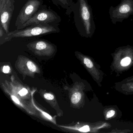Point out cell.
Wrapping results in <instances>:
<instances>
[{
    "label": "cell",
    "mask_w": 133,
    "mask_h": 133,
    "mask_svg": "<svg viewBox=\"0 0 133 133\" xmlns=\"http://www.w3.org/2000/svg\"><path fill=\"white\" fill-rule=\"evenodd\" d=\"M27 46L35 54L41 56L53 55L56 49L54 44L45 39L35 40L28 43Z\"/></svg>",
    "instance_id": "obj_5"
},
{
    "label": "cell",
    "mask_w": 133,
    "mask_h": 133,
    "mask_svg": "<svg viewBox=\"0 0 133 133\" xmlns=\"http://www.w3.org/2000/svg\"><path fill=\"white\" fill-rule=\"evenodd\" d=\"M27 66L29 70L32 72H35L37 70L36 66L32 61H28L27 63Z\"/></svg>",
    "instance_id": "obj_10"
},
{
    "label": "cell",
    "mask_w": 133,
    "mask_h": 133,
    "mask_svg": "<svg viewBox=\"0 0 133 133\" xmlns=\"http://www.w3.org/2000/svg\"><path fill=\"white\" fill-rule=\"evenodd\" d=\"M130 10V6L127 4L123 5L119 9V11L121 14H126L129 12Z\"/></svg>",
    "instance_id": "obj_9"
},
{
    "label": "cell",
    "mask_w": 133,
    "mask_h": 133,
    "mask_svg": "<svg viewBox=\"0 0 133 133\" xmlns=\"http://www.w3.org/2000/svg\"><path fill=\"white\" fill-rule=\"evenodd\" d=\"M43 0H28L23 6L15 21V27L19 29L21 26L31 19L43 6Z\"/></svg>",
    "instance_id": "obj_4"
},
{
    "label": "cell",
    "mask_w": 133,
    "mask_h": 133,
    "mask_svg": "<svg viewBox=\"0 0 133 133\" xmlns=\"http://www.w3.org/2000/svg\"><path fill=\"white\" fill-rule=\"evenodd\" d=\"M83 60H84L83 62H84V64H85V66L89 68H91L93 67V64H92V61L89 59L86 58V57H85L84 58Z\"/></svg>",
    "instance_id": "obj_12"
},
{
    "label": "cell",
    "mask_w": 133,
    "mask_h": 133,
    "mask_svg": "<svg viewBox=\"0 0 133 133\" xmlns=\"http://www.w3.org/2000/svg\"><path fill=\"white\" fill-rule=\"evenodd\" d=\"M6 1V0H0V10L3 8Z\"/></svg>",
    "instance_id": "obj_19"
},
{
    "label": "cell",
    "mask_w": 133,
    "mask_h": 133,
    "mask_svg": "<svg viewBox=\"0 0 133 133\" xmlns=\"http://www.w3.org/2000/svg\"><path fill=\"white\" fill-rule=\"evenodd\" d=\"M73 13L75 26L80 35L85 37L89 36L91 14L86 0H77Z\"/></svg>",
    "instance_id": "obj_2"
},
{
    "label": "cell",
    "mask_w": 133,
    "mask_h": 133,
    "mask_svg": "<svg viewBox=\"0 0 133 133\" xmlns=\"http://www.w3.org/2000/svg\"><path fill=\"white\" fill-rule=\"evenodd\" d=\"M81 98V95L79 92L74 93L71 97V102L73 104H76L78 103Z\"/></svg>",
    "instance_id": "obj_8"
},
{
    "label": "cell",
    "mask_w": 133,
    "mask_h": 133,
    "mask_svg": "<svg viewBox=\"0 0 133 133\" xmlns=\"http://www.w3.org/2000/svg\"><path fill=\"white\" fill-rule=\"evenodd\" d=\"M59 25L40 24L33 25L21 29L9 32L0 38L1 45L13 38H33L46 35L52 33H59L60 29Z\"/></svg>",
    "instance_id": "obj_1"
},
{
    "label": "cell",
    "mask_w": 133,
    "mask_h": 133,
    "mask_svg": "<svg viewBox=\"0 0 133 133\" xmlns=\"http://www.w3.org/2000/svg\"><path fill=\"white\" fill-rule=\"evenodd\" d=\"M89 130H90V129H89V127L88 125L84 126L79 129V131H83V132H88V131H89Z\"/></svg>",
    "instance_id": "obj_15"
},
{
    "label": "cell",
    "mask_w": 133,
    "mask_h": 133,
    "mask_svg": "<svg viewBox=\"0 0 133 133\" xmlns=\"http://www.w3.org/2000/svg\"><path fill=\"white\" fill-rule=\"evenodd\" d=\"M131 61V60L130 58V57H125L121 61V64L123 66H128L129 64H130Z\"/></svg>",
    "instance_id": "obj_11"
},
{
    "label": "cell",
    "mask_w": 133,
    "mask_h": 133,
    "mask_svg": "<svg viewBox=\"0 0 133 133\" xmlns=\"http://www.w3.org/2000/svg\"><path fill=\"white\" fill-rule=\"evenodd\" d=\"M18 93H19L20 95L21 96H24L26 94H28V91L26 89L23 88L19 91Z\"/></svg>",
    "instance_id": "obj_14"
},
{
    "label": "cell",
    "mask_w": 133,
    "mask_h": 133,
    "mask_svg": "<svg viewBox=\"0 0 133 133\" xmlns=\"http://www.w3.org/2000/svg\"><path fill=\"white\" fill-rule=\"evenodd\" d=\"M57 6L63 8L66 11V14L70 15L73 13L75 3L73 0H49Z\"/></svg>",
    "instance_id": "obj_7"
},
{
    "label": "cell",
    "mask_w": 133,
    "mask_h": 133,
    "mask_svg": "<svg viewBox=\"0 0 133 133\" xmlns=\"http://www.w3.org/2000/svg\"><path fill=\"white\" fill-rule=\"evenodd\" d=\"M11 98H12L13 100H14L15 103H17V104H19V103H20V102H19V100L18 99L17 97L14 96H11Z\"/></svg>",
    "instance_id": "obj_20"
},
{
    "label": "cell",
    "mask_w": 133,
    "mask_h": 133,
    "mask_svg": "<svg viewBox=\"0 0 133 133\" xmlns=\"http://www.w3.org/2000/svg\"><path fill=\"white\" fill-rule=\"evenodd\" d=\"M6 34V32L5 30H4L3 27L0 25V38H2Z\"/></svg>",
    "instance_id": "obj_16"
},
{
    "label": "cell",
    "mask_w": 133,
    "mask_h": 133,
    "mask_svg": "<svg viewBox=\"0 0 133 133\" xmlns=\"http://www.w3.org/2000/svg\"><path fill=\"white\" fill-rule=\"evenodd\" d=\"M10 67L9 66H4L3 68V71L5 74H8L10 72Z\"/></svg>",
    "instance_id": "obj_18"
},
{
    "label": "cell",
    "mask_w": 133,
    "mask_h": 133,
    "mask_svg": "<svg viewBox=\"0 0 133 133\" xmlns=\"http://www.w3.org/2000/svg\"><path fill=\"white\" fill-rule=\"evenodd\" d=\"M15 0H6L3 8L0 10L1 24L6 33L9 32L10 24L15 9Z\"/></svg>",
    "instance_id": "obj_6"
},
{
    "label": "cell",
    "mask_w": 133,
    "mask_h": 133,
    "mask_svg": "<svg viewBox=\"0 0 133 133\" xmlns=\"http://www.w3.org/2000/svg\"><path fill=\"white\" fill-rule=\"evenodd\" d=\"M61 21V18L56 12L48 8L45 5H43L33 17L22 25L19 29L40 24L59 25Z\"/></svg>",
    "instance_id": "obj_3"
},
{
    "label": "cell",
    "mask_w": 133,
    "mask_h": 133,
    "mask_svg": "<svg viewBox=\"0 0 133 133\" xmlns=\"http://www.w3.org/2000/svg\"><path fill=\"white\" fill-rule=\"evenodd\" d=\"M44 97L47 100H52L54 99V96L50 93H46L44 94Z\"/></svg>",
    "instance_id": "obj_13"
},
{
    "label": "cell",
    "mask_w": 133,
    "mask_h": 133,
    "mask_svg": "<svg viewBox=\"0 0 133 133\" xmlns=\"http://www.w3.org/2000/svg\"><path fill=\"white\" fill-rule=\"evenodd\" d=\"M115 112L114 110H111L109 111L107 114V118H110L112 117L115 114Z\"/></svg>",
    "instance_id": "obj_17"
}]
</instances>
